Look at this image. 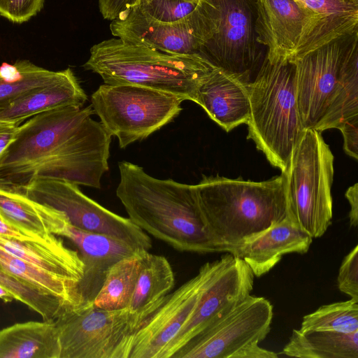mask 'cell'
I'll use <instances>...</instances> for the list:
<instances>
[{"label": "cell", "instance_id": "obj_36", "mask_svg": "<svg viewBox=\"0 0 358 358\" xmlns=\"http://www.w3.org/2000/svg\"><path fill=\"white\" fill-rule=\"evenodd\" d=\"M343 134L345 152L349 156L357 159L358 155V116L343 122L338 127Z\"/></svg>", "mask_w": 358, "mask_h": 358}, {"label": "cell", "instance_id": "obj_13", "mask_svg": "<svg viewBox=\"0 0 358 358\" xmlns=\"http://www.w3.org/2000/svg\"><path fill=\"white\" fill-rule=\"evenodd\" d=\"M357 32L289 59L294 65L298 106L304 129H315L322 119L337 85L345 51Z\"/></svg>", "mask_w": 358, "mask_h": 358}, {"label": "cell", "instance_id": "obj_22", "mask_svg": "<svg viewBox=\"0 0 358 358\" xmlns=\"http://www.w3.org/2000/svg\"><path fill=\"white\" fill-rule=\"evenodd\" d=\"M87 95L71 69L60 80L15 101L0 113V119L20 126L39 113L70 106H84Z\"/></svg>", "mask_w": 358, "mask_h": 358}, {"label": "cell", "instance_id": "obj_40", "mask_svg": "<svg viewBox=\"0 0 358 358\" xmlns=\"http://www.w3.org/2000/svg\"><path fill=\"white\" fill-rule=\"evenodd\" d=\"M0 77L6 82L15 83L23 77V72L19 65L3 62L0 66Z\"/></svg>", "mask_w": 358, "mask_h": 358}, {"label": "cell", "instance_id": "obj_42", "mask_svg": "<svg viewBox=\"0 0 358 358\" xmlns=\"http://www.w3.org/2000/svg\"><path fill=\"white\" fill-rule=\"evenodd\" d=\"M0 299L6 303L13 301L14 299L13 295L4 287L0 285Z\"/></svg>", "mask_w": 358, "mask_h": 358}, {"label": "cell", "instance_id": "obj_3", "mask_svg": "<svg viewBox=\"0 0 358 358\" xmlns=\"http://www.w3.org/2000/svg\"><path fill=\"white\" fill-rule=\"evenodd\" d=\"M285 176L255 182L203 176L194 185L198 203L220 252L245 242L288 217Z\"/></svg>", "mask_w": 358, "mask_h": 358}, {"label": "cell", "instance_id": "obj_32", "mask_svg": "<svg viewBox=\"0 0 358 358\" xmlns=\"http://www.w3.org/2000/svg\"><path fill=\"white\" fill-rule=\"evenodd\" d=\"M17 64L23 72L20 80L8 83L0 77V113L15 101L60 80L67 71H50L27 60L17 61Z\"/></svg>", "mask_w": 358, "mask_h": 358}, {"label": "cell", "instance_id": "obj_8", "mask_svg": "<svg viewBox=\"0 0 358 358\" xmlns=\"http://www.w3.org/2000/svg\"><path fill=\"white\" fill-rule=\"evenodd\" d=\"M182 98L134 85L103 84L92 94V107L121 148L144 139L171 122Z\"/></svg>", "mask_w": 358, "mask_h": 358}, {"label": "cell", "instance_id": "obj_23", "mask_svg": "<svg viewBox=\"0 0 358 358\" xmlns=\"http://www.w3.org/2000/svg\"><path fill=\"white\" fill-rule=\"evenodd\" d=\"M55 320L16 323L0 331V358H59Z\"/></svg>", "mask_w": 358, "mask_h": 358}, {"label": "cell", "instance_id": "obj_6", "mask_svg": "<svg viewBox=\"0 0 358 358\" xmlns=\"http://www.w3.org/2000/svg\"><path fill=\"white\" fill-rule=\"evenodd\" d=\"M334 159L321 132L306 129L283 172L288 218L313 238L331 224Z\"/></svg>", "mask_w": 358, "mask_h": 358}, {"label": "cell", "instance_id": "obj_20", "mask_svg": "<svg viewBox=\"0 0 358 358\" xmlns=\"http://www.w3.org/2000/svg\"><path fill=\"white\" fill-rule=\"evenodd\" d=\"M0 248L61 278L79 283L84 264L78 250L65 246L54 236L48 240H21L0 235Z\"/></svg>", "mask_w": 358, "mask_h": 358}, {"label": "cell", "instance_id": "obj_9", "mask_svg": "<svg viewBox=\"0 0 358 358\" xmlns=\"http://www.w3.org/2000/svg\"><path fill=\"white\" fill-rule=\"evenodd\" d=\"M145 320L129 308H69L55 320L59 358H130L135 334Z\"/></svg>", "mask_w": 358, "mask_h": 358}, {"label": "cell", "instance_id": "obj_27", "mask_svg": "<svg viewBox=\"0 0 358 358\" xmlns=\"http://www.w3.org/2000/svg\"><path fill=\"white\" fill-rule=\"evenodd\" d=\"M295 1L320 20L315 49L358 30V0Z\"/></svg>", "mask_w": 358, "mask_h": 358}, {"label": "cell", "instance_id": "obj_7", "mask_svg": "<svg viewBox=\"0 0 358 358\" xmlns=\"http://www.w3.org/2000/svg\"><path fill=\"white\" fill-rule=\"evenodd\" d=\"M273 306L264 297L247 296L179 349L172 358H276L260 348L268 335Z\"/></svg>", "mask_w": 358, "mask_h": 358}, {"label": "cell", "instance_id": "obj_30", "mask_svg": "<svg viewBox=\"0 0 358 358\" xmlns=\"http://www.w3.org/2000/svg\"><path fill=\"white\" fill-rule=\"evenodd\" d=\"M299 330L333 331L353 333L358 331V301L350 300L320 306L305 315Z\"/></svg>", "mask_w": 358, "mask_h": 358}, {"label": "cell", "instance_id": "obj_1", "mask_svg": "<svg viewBox=\"0 0 358 358\" xmlns=\"http://www.w3.org/2000/svg\"><path fill=\"white\" fill-rule=\"evenodd\" d=\"M93 114L91 105L70 106L29 118L0 159V182L22 187L52 178L100 188L111 136Z\"/></svg>", "mask_w": 358, "mask_h": 358}, {"label": "cell", "instance_id": "obj_15", "mask_svg": "<svg viewBox=\"0 0 358 358\" xmlns=\"http://www.w3.org/2000/svg\"><path fill=\"white\" fill-rule=\"evenodd\" d=\"M254 274L240 257L227 253L203 292L191 314L173 339L165 347L160 358H172L187 341L217 317L250 295Z\"/></svg>", "mask_w": 358, "mask_h": 358}, {"label": "cell", "instance_id": "obj_33", "mask_svg": "<svg viewBox=\"0 0 358 358\" xmlns=\"http://www.w3.org/2000/svg\"><path fill=\"white\" fill-rule=\"evenodd\" d=\"M200 0H140L132 6L142 15L162 22H175L190 15Z\"/></svg>", "mask_w": 358, "mask_h": 358}, {"label": "cell", "instance_id": "obj_39", "mask_svg": "<svg viewBox=\"0 0 358 358\" xmlns=\"http://www.w3.org/2000/svg\"><path fill=\"white\" fill-rule=\"evenodd\" d=\"M345 195L350 205L349 213L350 225L357 227L358 224V184L355 183L350 187Z\"/></svg>", "mask_w": 358, "mask_h": 358}, {"label": "cell", "instance_id": "obj_14", "mask_svg": "<svg viewBox=\"0 0 358 358\" xmlns=\"http://www.w3.org/2000/svg\"><path fill=\"white\" fill-rule=\"evenodd\" d=\"M319 24V18L295 0H257V41L271 62L313 50Z\"/></svg>", "mask_w": 358, "mask_h": 358}, {"label": "cell", "instance_id": "obj_26", "mask_svg": "<svg viewBox=\"0 0 358 358\" xmlns=\"http://www.w3.org/2000/svg\"><path fill=\"white\" fill-rule=\"evenodd\" d=\"M281 353L300 358H358V331L301 332L293 329Z\"/></svg>", "mask_w": 358, "mask_h": 358}, {"label": "cell", "instance_id": "obj_29", "mask_svg": "<svg viewBox=\"0 0 358 358\" xmlns=\"http://www.w3.org/2000/svg\"><path fill=\"white\" fill-rule=\"evenodd\" d=\"M142 251L123 258L111 266L92 302L94 307L103 310L128 308L139 271Z\"/></svg>", "mask_w": 358, "mask_h": 358}, {"label": "cell", "instance_id": "obj_17", "mask_svg": "<svg viewBox=\"0 0 358 358\" xmlns=\"http://www.w3.org/2000/svg\"><path fill=\"white\" fill-rule=\"evenodd\" d=\"M57 236H64L75 245L84 264L83 275L78 285L80 306L92 303L114 264L144 250L110 236L80 229L69 221Z\"/></svg>", "mask_w": 358, "mask_h": 358}, {"label": "cell", "instance_id": "obj_5", "mask_svg": "<svg viewBox=\"0 0 358 358\" xmlns=\"http://www.w3.org/2000/svg\"><path fill=\"white\" fill-rule=\"evenodd\" d=\"M250 117L248 138L271 165L285 171L304 129L290 60L271 62L267 57L255 80L248 87Z\"/></svg>", "mask_w": 358, "mask_h": 358}, {"label": "cell", "instance_id": "obj_10", "mask_svg": "<svg viewBox=\"0 0 358 358\" xmlns=\"http://www.w3.org/2000/svg\"><path fill=\"white\" fill-rule=\"evenodd\" d=\"M210 1L217 9L216 29L199 55L248 87L267 57L257 41V0Z\"/></svg>", "mask_w": 358, "mask_h": 358}, {"label": "cell", "instance_id": "obj_37", "mask_svg": "<svg viewBox=\"0 0 358 358\" xmlns=\"http://www.w3.org/2000/svg\"><path fill=\"white\" fill-rule=\"evenodd\" d=\"M140 0H98L102 17L108 20L115 19L123 10L132 7Z\"/></svg>", "mask_w": 358, "mask_h": 358}, {"label": "cell", "instance_id": "obj_18", "mask_svg": "<svg viewBox=\"0 0 358 358\" xmlns=\"http://www.w3.org/2000/svg\"><path fill=\"white\" fill-rule=\"evenodd\" d=\"M313 238L288 217L243 243L232 254L242 259L255 276L270 271L285 255L308 252Z\"/></svg>", "mask_w": 358, "mask_h": 358}, {"label": "cell", "instance_id": "obj_19", "mask_svg": "<svg viewBox=\"0 0 358 358\" xmlns=\"http://www.w3.org/2000/svg\"><path fill=\"white\" fill-rule=\"evenodd\" d=\"M195 103L227 132L249 120L248 88L217 67L199 87Z\"/></svg>", "mask_w": 358, "mask_h": 358}, {"label": "cell", "instance_id": "obj_12", "mask_svg": "<svg viewBox=\"0 0 358 358\" xmlns=\"http://www.w3.org/2000/svg\"><path fill=\"white\" fill-rule=\"evenodd\" d=\"M217 9L210 0H200L195 10L175 22L146 17L132 7L111 20L113 36L122 41L181 55H199L201 46L214 34Z\"/></svg>", "mask_w": 358, "mask_h": 358}, {"label": "cell", "instance_id": "obj_24", "mask_svg": "<svg viewBox=\"0 0 358 358\" xmlns=\"http://www.w3.org/2000/svg\"><path fill=\"white\" fill-rule=\"evenodd\" d=\"M174 285V273L168 259L143 250L129 309L147 320L159 307Z\"/></svg>", "mask_w": 358, "mask_h": 358}, {"label": "cell", "instance_id": "obj_21", "mask_svg": "<svg viewBox=\"0 0 358 358\" xmlns=\"http://www.w3.org/2000/svg\"><path fill=\"white\" fill-rule=\"evenodd\" d=\"M0 218L38 241L57 236L68 221L62 213L31 200L15 187L1 182Z\"/></svg>", "mask_w": 358, "mask_h": 358}, {"label": "cell", "instance_id": "obj_11", "mask_svg": "<svg viewBox=\"0 0 358 358\" xmlns=\"http://www.w3.org/2000/svg\"><path fill=\"white\" fill-rule=\"evenodd\" d=\"M15 187L31 200L62 213L71 225L80 229L110 236L141 250L152 248L146 232L129 217L111 212L86 196L76 184L35 178L24 187Z\"/></svg>", "mask_w": 358, "mask_h": 358}, {"label": "cell", "instance_id": "obj_38", "mask_svg": "<svg viewBox=\"0 0 358 358\" xmlns=\"http://www.w3.org/2000/svg\"><path fill=\"white\" fill-rule=\"evenodd\" d=\"M19 126L0 119V159L16 137Z\"/></svg>", "mask_w": 358, "mask_h": 358}, {"label": "cell", "instance_id": "obj_16", "mask_svg": "<svg viewBox=\"0 0 358 358\" xmlns=\"http://www.w3.org/2000/svg\"><path fill=\"white\" fill-rule=\"evenodd\" d=\"M220 263V259L206 262L195 276L166 296L135 334L130 358H160L190 317Z\"/></svg>", "mask_w": 358, "mask_h": 358}, {"label": "cell", "instance_id": "obj_41", "mask_svg": "<svg viewBox=\"0 0 358 358\" xmlns=\"http://www.w3.org/2000/svg\"><path fill=\"white\" fill-rule=\"evenodd\" d=\"M0 235L21 240L33 239L16 227L8 224L0 218ZM34 240V239H33Z\"/></svg>", "mask_w": 358, "mask_h": 358}, {"label": "cell", "instance_id": "obj_2", "mask_svg": "<svg viewBox=\"0 0 358 358\" xmlns=\"http://www.w3.org/2000/svg\"><path fill=\"white\" fill-rule=\"evenodd\" d=\"M118 168L116 195L136 225L181 252H220L204 221L194 185L155 178L126 161Z\"/></svg>", "mask_w": 358, "mask_h": 358}, {"label": "cell", "instance_id": "obj_4", "mask_svg": "<svg viewBox=\"0 0 358 358\" xmlns=\"http://www.w3.org/2000/svg\"><path fill=\"white\" fill-rule=\"evenodd\" d=\"M83 67L106 84L138 85L195 102L199 87L215 66L198 54H176L113 38L94 45Z\"/></svg>", "mask_w": 358, "mask_h": 358}, {"label": "cell", "instance_id": "obj_31", "mask_svg": "<svg viewBox=\"0 0 358 358\" xmlns=\"http://www.w3.org/2000/svg\"><path fill=\"white\" fill-rule=\"evenodd\" d=\"M0 285L17 300L38 313L43 320H55L73 308L59 298L43 292L0 268Z\"/></svg>", "mask_w": 358, "mask_h": 358}, {"label": "cell", "instance_id": "obj_25", "mask_svg": "<svg viewBox=\"0 0 358 358\" xmlns=\"http://www.w3.org/2000/svg\"><path fill=\"white\" fill-rule=\"evenodd\" d=\"M358 116V32L345 51L339 78L328 108L315 129L336 128L345 121Z\"/></svg>", "mask_w": 358, "mask_h": 358}, {"label": "cell", "instance_id": "obj_28", "mask_svg": "<svg viewBox=\"0 0 358 358\" xmlns=\"http://www.w3.org/2000/svg\"><path fill=\"white\" fill-rule=\"evenodd\" d=\"M0 268L36 288L55 296L73 308L81 306L78 284L61 278L0 248Z\"/></svg>", "mask_w": 358, "mask_h": 358}, {"label": "cell", "instance_id": "obj_34", "mask_svg": "<svg viewBox=\"0 0 358 358\" xmlns=\"http://www.w3.org/2000/svg\"><path fill=\"white\" fill-rule=\"evenodd\" d=\"M341 292L358 301V245L344 257L337 278Z\"/></svg>", "mask_w": 358, "mask_h": 358}, {"label": "cell", "instance_id": "obj_35", "mask_svg": "<svg viewBox=\"0 0 358 358\" xmlns=\"http://www.w3.org/2000/svg\"><path fill=\"white\" fill-rule=\"evenodd\" d=\"M44 0H0V14L13 22L29 20L42 8Z\"/></svg>", "mask_w": 358, "mask_h": 358}]
</instances>
